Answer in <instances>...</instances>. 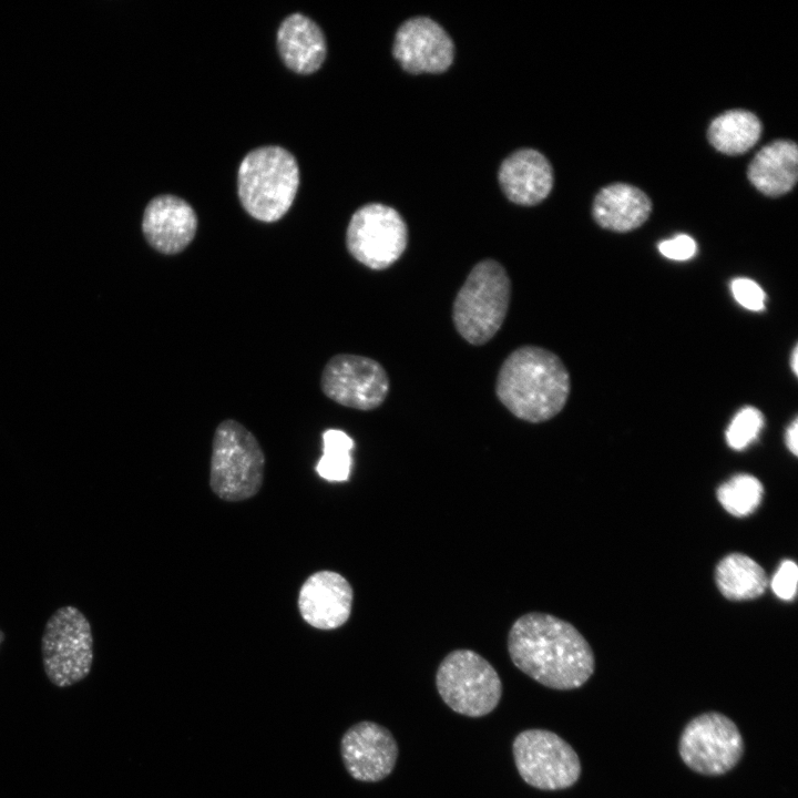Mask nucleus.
<instances>
[{"mask_svg": "<svg viewBox=\"0 0 798 798\" xmlns=\"http://www.w3.org/2000/svg\"><path fill=\"white\" fill-rule=\"evenodd\" d=\"M513 665L543 686L569 690L584 685L595 668L585 637L567 621L529 612L518 617L508 634Z\"/></svg>", "mask_w": 798, "mask_h": 798, "instance_id": "f257e3e1", "label": "nucleus"}, {"mask_svg": "<svg viewBox=\"0 0 798 798\" xmlns=\"http://www.w3.org/2000/svg\"><path fill=\"white\" fill-rule=\"evenodd\" d=\"M570 375L552 351L522 346L503 361L495 383L502 405L516 418L539 423L555 417L565 406Z\"/></svg>", "mask_w": 798, "mask_h": 798, "instance_id": "f03ea898", "label": "nucleus"}, {"mask_svg": "<svg viewBox=\"0 0 798 798\" xmlns=\"http://www.w3.org/2000/svg\"><path fill=\"white\" fill-rule=\"evenodd\" d=\"M299 185V167L287 150L268 145L242 161L238 197L245 211L260 222H276L290 208Z\"/></svg>", "mask_w": 798, "mask_h": 798, "instance_id": "7ed1b4c3", "label": "nucleus"}, {"mask_svg": "<svg viewBox=\"0 0 798 798\" xmlns=\"http://www.w3.org/2000/svg\"><path fill=\"white\" fill-rule=\"evenodd\" d=\"M511 280L494 259L478 263L459 289L452 306L457 331L469 344L480 346L501 328L510 305Z\"/></svg>", "mask_w": 798, "mask_h": 798, "instance_id": "20e7f679", "label": "nucleus"}, {"mask_svg": "<svg viewBox=\"0 0 798 798\" xmlns=\"http://www.w3.org/2000/svg\"><path fill=\"white\" fill-rule=\"evenodd\" d=\"M265 454L256 437L241 422L225 419L212 441L209 485L222 500L238 502L258 493Z\"/></svg>", "mask_w": 798, "mask_h": 798, "instance_id": "39448f33", "label": "nucleus"}, {"mask_svg": "<svg viewBox=\"0 0 798 798\" xmlns=\"http://www.w3.org/2000/svg\"><path fill=\"white\" fill-rule=\"evenodd\" d=\"M41 657L47 678L59 688L89 676L94 658L93 635L83 612L64 605L50 615L41 637Z\"/></svg>", "mask_w": 798, "mask_h": 798, "instance_id": "423d86ee", "label": "nucleus"}, {"mask_svg": "<svg viewBox=\"0 0 798 798\" xmlns=\"http://www.w3.org/2000/svg\"><path fill=\"white\" fill-rule=\"evenodd\" d=\"M436 686L442 700L468 717L490 714L502 696V682L494 667L472 649L447 654L438 666Z\"/></svg>", "mask_w": 798, "mask_h": 798, "instance_id": "0eeeda50", "label": "nucleus"}, {"mask_svg": "<svg viewBox=\"0 0 798 798\" xmlns=\"http://www.w3.org/2000/svg\"><path fill=\"white\" fill-rule=\"evenodd\" d=\"M512 750L519 775L534 788L561 790L580 778L581 763L576 751L553 732L525 729L515 736Z\"/></svg>", "mask_w": 798, "mask_h": 798, "instance_id": "6e6552de", "label": "nucleus"}, {"mask_svg": "<svg viewBox=\"0 0 798 798\" xmlns=\"http://www.w3.org/2000/svg\"><path fill=\"white\" fill-rule=\"evenodd\" d=\"M744 739L736 724L718 712L703 713L684 727L678 753L692 770L720 776L732 770L744 754Z\"/></svg>", "mask_w": 798, "mask_h": 798, "instance_id": "1a4fd4ad", "label": "nucleus"}, {"mask_svg": "<svg viewBox=\"0 0 798 798\" xmlns=\"http://www.w3.org/2000/svg\"><path fill=\"white\" fill-rule=\"evenodd\" d=\"M407 243L408 229L401 215L392 207L378 203L358 208L346 232L349 254L375 270L386 269L396 263Z\"/></svg>", "mask_w": 798, "mask_h": 798, "instance_id": "9d476101", "label": "nucleus"}, {"mask_svg": "<svg viewBox=\"0 0 798 798\" xmlns=\"http://www.w3.org/2000/svg\"><path fill=\"white\" fill-rule=\"evenodd\" d=\"M320 388L330 400L357 410L378 408L389 392V378L376 360L360 355L338 354L325 365Z\"/></svg>", "mask_w": 798, "mask_h": 798, "instance_id": "9b49d317", "label": "nucleus"}, {"mask_svg": "<svg viewBox=\"0 0 798 798\" xmlns=\"http://www.w3.org/2000/svg\"><path fill=\"white\" fill-rule=\"evenodd\" d=\"M398 745L386 727L369 720L349 727L340 740V754L348 774L356 780L376 782L391 774Z\"/></svg>", "mask_w": 798, "mask_h": 798, "instance_id": "f8f14e48", "label": "nucleus"}, {"mask_svg": "<svg viewBox=\"0 0 798 798\" xmlns=\"http://www.w3.org/2000/svg\"><path fill=\"white\" fill-rule=\"evenodd\" d=\"M393 57L409 73H440L453 60V42L444 29L426 17L405 21L398 29Z\"/></svg>", "mask_w": 798, "mask_h": 798, "instance_id": "ddd939ff", "label": "nucleus"}, {"mask_svg": "<svg viewBox=\"0 0 798 798\" xmlns=\"http://www.w3.org/2000/svg\"><path fill=\"white\" fill-rule=\"evenodd\" d=\"M354 590L341 574L323 570L304 582L298 595V608L306 623L318 630H335L344 625L351 613Z\"/></svg>", "mask_w": 798, "mask_h": 798, "instance_id": "4468645a", "label": "nucleus"}, {"mask_svg": "<svg viewBox=\"0 0 798 798\" xmlns=\"http://www.w3.org/2000/svg\"><path fill=\"white\" fill-rule=\"evenodd\" d=\"M197 217L193 207L174 195H160L146 205L142 219L149 245L164 255L183 252L194 239Z\"/></svg>", "mask_w": 798, "mask_h": 798, "instance_id": "2eb2a0df", "label": "nucleus"}, {"mask_svg": "<svg viewBox=\"0 0 798 798\" xmlns=\"http://www.w3.org/2000/svg\"><path fill=\"white\" fill-rule=\"evenodd\" d=\"M499 182L511 202L526 206L535 205L550 194L553 186V171L543 154L532 149H522L502 162Z\"/></svg>", "mask_w": 798, "mask_h": 798, "instance_id": "dca6fc26", "label": "nucleus"}, {"mask_svg": "<svg viewBox=\"0 0 798 798\" xmlns=\"http://www.w3.org/2000/svg\"><path fill=\"white\" fill-rule=\"evenodd\" d=\"M277 48L287 68L309 74L325 61L327 47L321 29L301 13L286 17L277 31Z\"/></svg>", "mask_w": 798, "mask_h": 798, "instance_id": "f3484780", "label": "nucleus"}, {"mask_svg": "<svg viewBox=\"0 0 798 798\" xmlns=\"http://www.w3.org/2000/svg\"><path fill=\"white\" fill-rule=\"evenodd\" d=\"M649 197L640 188L624 183L603 187L593 202V217L603 228L613 232L633 231L648 218Z\"/></svg>", "mask_w": 798, "mask_h": 798, "instance_id": "a211bd4d", "label": "nucleus"}, {"mask_svg": "<svg viewBox=\"0 0 798 798\" xmlns=\"http://www.w3.org/2000/svg\"><path fill=\"white\" fill-rule=\"evenodd\" d=\"M750 183L767 196H780L792 190L798 177V147L789 140L765 145L748 165Z\"/></svg>", "mask_w": 798, "mask_h": 798, "instance_id": "6ab92c4d", "label": "nucleus"}, {"mask_svg": "<svg viewBox=\"0 0 798 798\" xmlns=\"http://www.w3.org/2000/svg\"><path fill=\"white\" fill-rule=\"evenodd\" d=\"M715 582L725 598L750 601L766 592L768 576L754 559L734 552L724 556L716 565Z\"/></svg>", "mask_w": 798, "mask_h": 798, "instance_id": "aec40b11", "label": "nucleus"}, {"mask_svg": "<svg viewBox=\"0 0 798 798\" xmlns=\"http://www.w3.org/2000/svg\"><path fill=\"white\" fill-rule=\"evenodd\" d=\"M761 135V123L751 112L737 109L716 116L709 124V143L720 153L739 155L749 151Z\"/></svg>", "mask_w": 798, "mask_h": 798, "instance_id": "412c9836", "label": "nucleus"}, {"mask_svg": "<svg viewBox=\"0 0 798 798\" xmlns=\"http://www.w3.org/2000/svg\"><path fill=\"white\" fill-rule=\"evenodd\" d=\"M354 440L344 431L328 429L323 433V457L316 464L317 473L331 482L346 481L351 469L350 452Z\"/></svg>", "mask_w": 798, "mask_h": 798, "instance_id": "4be33fe9", "label": "nucleus"}, {"mask_svg": "<svg viewBox=\"0 0 798 798\" xmlns=\"http://www.w3.org/2000/svg\"><path fill=\"white\" fill-rule=\"evenodd\" d=\"M764 495L761 482L750 474H737L720 484L717 499L722 507L734 516L751 514L760 504Z\"/></svg>", "mask_w": 798, "mask_h": 798, "instance_id": "5701e85b", "label": "nucleus"}, {"mask_svg": "<svg viewBox=\"0 0 798 798\" xmlns=\"http://www.w3.org/2000/svg\"><path fill=\"white\" fill-rule=\"evenodd\" d=\"M764 424L763 413L754 407L740 409L726 431L728 446L734 450H743L759 434Z\"/></svg>", "mask_w": 798, "mask_h": 798, "instance_id": "b1692460", "label": "nucleus"}, {"mask_svg": "<svg viewBox=\"0 0 798 798\" xmlns=\"http://www.w3.org/2000/svg\"><path fill=\"white\" fill-rule=\"evenodd\" d=\"M732 293L736 301L743 307L758 311L765 307V291L754 280L739 277L732 282Z\"/></svg>", "mask_w": 798, "mask_h": 798, "instance_id": "393cba45", "label": "nucleus"}, {"mask_svg": "<svg viewBox=\"0 0 798 798\" xmlns=\"http://www.w3.org/2000/svg\"><path fill=\"white\" fill-rule=\"evenodd\" d=\"M798 567L791 560L781 562L773 576L770 586L773 592L784 601H791L797 591Z\"/></svg>", "mask_w": 798, "mask_h": 798, "instance_id": "a878e982", "label": "nucleus"}, {"mask_svg": "<svg viewBox=\"0 0 798 798\" xmlns=\"http://www.w3.org/2000/svg\"><path fill=\"white\" fill-rule=\"evenodd\" d=\"M695 241L686 235L679 234L673 238L662 241L658 244L659 253L666 258L674 260H686L692 258L696 253Z\"/></svg>", "mask_w": 798, "mask_h": 798, "instance_id": "bb28decb", "label": "nucleus"}, {"mask_svg": "<svg viewBox=\"0 0 798 798\" xmlns=\"http://www.w3.org/2000/svg\"><path fill=\"white\" fill-rule=\"evenodd\" d=\"M786 446L794 454H798V421L797 418L789 424L785 436Z\"/></svg>", "mask_w": 798, "mask_h": 798, "instance_id": "cd10ccee", "label": "nucleus"}, {"mask_svg": "<svg viewBox=\"0 0 798 798\" xmlns=\"http://www.w3.org/2000/svg\"><path fill=\"white\" fill-rule=\"evenodd\" d=\"M797 346L794 348L791 354V368L795 375L798 374V351Z\"/></svg>", "mask_w": 798, "mask_h": 798, "instance_id": "c85d7f7f", "label": "nucleus"}, {"mask_svg": "<svg viewBox=\"0 0 798 798\" xmlns=\"http://www.w3.org/2000/svg\"><path fill=\"white\" fill-rule=\"evenodd\" d=\"M4 638H6V635H4V633L0 630V646H1V644L3 643Z\"/></svg>", "mask_w": 798, "mask_h": 798, "instance_id": "c756f323", "label": "nucleus"}]
</instances>
